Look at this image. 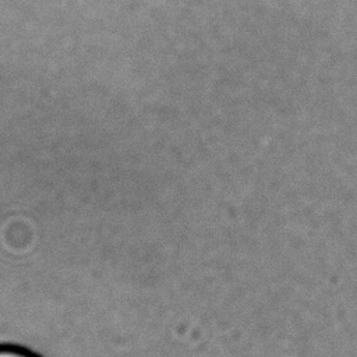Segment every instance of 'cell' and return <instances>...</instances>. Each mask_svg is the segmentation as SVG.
I'll list each match as a JSON object with an SVG mask.
<instances>
[{
  "mask_svg": "<svg viewBox=\"0 0 357 357\" xmlns=\"http://www.w3.org/2000/svg\"><path fill=\"white\" fill-rule=\"evenodd\" d=\"M0 357H39V356L20 346L0 344Z\"/></svg>",
  "mask_w": 357,
  "mask_h": 357,
  "instance_id": "6da1fadb",
  "label": "cell"
}]
</instances>
